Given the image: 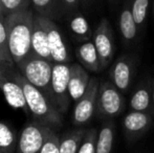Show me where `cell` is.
<instances>
[{
	"instance_id": "cell-1",
	"label": "cell",
	"mask_w": 154,
	"mask_h": 153,
	"mask_svg": "<svg viewBox=\"0 0 154 153\" xmlns=\"http://www.w3.org/2000/svg\"><path fill=\"white\" fill-rule=\"evenodd\" d=\"M34 18L31 8L4 17L8 49L15 65L21 63L32 53Z\"/></svg>"
},
{
	"instance_id": "cell-2",
	"label": "cell",
	"mask_w": 154,
	"mask_h": 153,
	"mask_svg": "<svg viewBox=\"0 0 154 153\" xmlns=\"http://www.w3.org/2000/svg\"><path fill=\"white\" fill-rule=\"evenodd\" d=\"M15 75L22 87L27 108L35 121L51 127L54 130L60 128L63 124V115L58 111L51 100L40 89L32 85L19 70H16Z\"/></svg>"
},
{
	"instance_id": "cell-3",
	"label": "cell",
	"mask_w": 154,
	"mask_h": 153,
	"mask_svg": "<svg viewBox=\"0 0 154 153\" xmlns=\"http://www.w3.org/2000/svg\"><path fill=\"white\" fill-rule=\"evenodd\" d=\"M53 66V62L42 59L31 53L21 63L16 65V67L32 85L40 89L54 104L53 96H51Z\"/></svg>"
},
{
	"instance_id": "cell-4",
	"label": "cell",
	"mask_w": 154,
	"mask_h": 153,
	"mask_svg": "<svg viewBox=\"0 0 154 153\" xmlns=\"http://www.w3.org/2000/svg\"><path fill=\"white\" fill-rule=\"evenodd\" d=\"M123 93L110 81H101L97 100L95 113L99 118H112L120 115L125 109Z\"/></svg>"
},
{
	"instance_id": "cell-5",
	"label": "cell",
	"mask_w": 154,
	"mask_h": 153,
	"mask_svg": "<svg viewBox=\"0 0 154 153\" xmlns=\"http://www.w3.org/2000/svg\"><path fill=\"white\" fill-rule=\"evenodd\" d=\"M69 76L70 66L67 63H54L51 76V96L54 104L61 115H64L69 107Z\"/></svg>"
},
{
	"instance_id": "cell-6",
	"label": "cell",
	"mask_w": 154,
	"mask_h": 153,
	"mask_svg": "<svg viewBox=\"0 0 154 153\" xmlns=\"http://www.w3.org/2000/svg\"><path fill=\"white\" fill-rule=\"evenodd\" d=\"M53 130L37 121L27 124L18 139L16 153H39Z\"/></svg>"
},
{
	"instance_id": "cell-7",
	"label": "cell",
	"mask_w": 154,
	"mask_h": 153,
	"mask_svg": "<svg viewBox=\"0 0 154 153\" xmlns=\"http://www.w3.org/2000/svg\"><path fill=\"white\" fill-rule=\"evenodd\" d=\"M93 44L99 55L102 70L109 67L113 61L116 45L113 31L107 18H102L92 36Z\"/></svg>"
},
{
	"instance_id": "cell-8",
	"label": "cell",
	"mask_w": 154,
	"mask_h": 153,
	"mask_svg": "<svg viewBox=\"0 0 154 153\" xmlns=\"http://www.w3.org/2000/svg\"><path fill=\"white\" fill-rule=\"evenodd\" d=\"M16 69L0 64V89L6 102L14 108L29 111L25 96L20 83L16 78Z\"/></svg>"
},
{
	"instance_id": "cell-9",
	"label": "cell",
	"mask_w": 154,
	"mask_h": 153,
	"mask_svg": "<svg viewBox=\"0 0 154 153\" xmlns=\"http://www.w3.org/2000/svg\"><path fill=\"white\" fill-rule=\"evenodd\" d=\"M100 81L97 78H90L89 84L83 96L77 101L72 115V122L75 126H83L88 123L97 110V100Z\"/></svg>"
},
{
	"instance_id": "cell-10",
	"label": "cell",
	"mask_w": 154,
	"mask_h": 153,
	"mask_svg": "<svg viewBox=\"0 0 154 153\" xmlns=\"http://www.w3.org/2000/svg\"><path fill=\"white\" fill-rule=\"evenodd\" d=\"M134 63L135 61L131 55L124 54L112 63L111 67H110V82L122 93L128 91L132 84V80H133L134 74H135Z\"/></svg>"
},
{
	"instance_id": "cell-11",
	"label": "cell",
	"mask_w": 154,
	"mask_h": 153,
	"mask_svg": "<svg viewBox=\"0 0 154 153\" xmlns=\"http://www.w3.org/2000/svg\"><path fill=\"white\" fill-rule=\"evenodd\" d=\"M40 19L47 33V39H48L53 62L54 63H68L70 61V56H69L65 41L57 24L48 17L43 16V15H40Z\"/></svg>"
},
{
	"instance_id": "cell-12",
	"label": "cell",
	"mask_w": 154,
	"mask_h": 153,
	"mask_svg": "<svg viewBox=\"0 0 154 153\" xmlns=\"http://www.w3.org/2000/svg\"><path fill=\"white\" fill-rule=\"evenodd\" d=\"M153 118L154 116L149 112L133 110L129 112L123 121V128L126 139L130 143H133L144 136L152 127Z\"/></svg>"
},
{
	"instance_id": "cell-13",
	"label": "cell",
	"mask_w": 154,
	"mask_h": 153,
	"mask_svg": "<svg viewBox=\"0 0 154 153\" xmlns=\"http://www.w3.org/2000/svg\"><path fill=\"white\" fill-rule=\"evenodd\" d=\"M32 53L38 57L53 62L51 49H49L47 33L41 22L40 15H37L34 18V31L32 37ZM54 63V62H53Z\"/></svg>"
},
{
	"instance_id": "cell-14",
	"label": "cell",
	"mask_w": 154,
	"mask_h": 153,
	"mask_svg": "<svg viewBox=\"0 0 154 153\" xmlns=\"http://www.w3.org/2000/svg\"><path fill=\"white\" fill-rule=\"evenodd\" d=\"M90 77L86 68L81 64H72L70 65V76H69V96L70 99L77 102L80 100L84 92L88 87Z\"/></svg>"
},
{
	"instance_id": "cell-15",
	"label": "cell",
	"mask_w": 154,
	"mask_h": 153,
	"mask_svg": "<svg viewBox=\"0 0 154 153\" xmlns=\"http://www.w3.org/2000/svg\"><path fill=\"white\" fill-rule=\"evenodd\" d=\"M130 107L133 111L149 112L152 115L150 81L143 80L140 82V84L135 88V90L131 96V99H130Z\"/></svg>"
},
{
	"instance_id": "cell-16",
	"label": "cell",
	"mask_w": 154,
	"mask_h": 153,
	"mask_svg": "<svg viewBox=\"0 0 154 153\" xmlns=\"http://www.w3.org/2000/svg\"><path fill=\"white\" fill-rule=\"evenodd\" d=\"M75 56L80 64L89 72H99L102 70L97 48L91 41H86L75 50Z\"/></svg>"
},
{
	"instance_id": "cell-17",
	"label": "cell",
	"mask_w": 154,
	"mask_h": 153,
	"mask_svg": "<svg viewBox=\"0 0 154 153\" xmlns=\"http://www.w3.org/2000/svg\"><path fill=\"white\" fill-rule=\"evenodd\" d=\"M121 36L126 44H131L137 35V25L131 13V6L128 4L125 5L121 12L120 20H119Z\"/></svg>"
},
{
	"instance_id": "cell-18",
	"label": "cell",
	"mask_w": 154,
	"mask_h": 153,
	"mask_svg": "<svg viewBox=\"0 0 154 153\" xmlns=\"http://www.w3.org/2000/svg\"><path fill=\"white\" fill-rule=\"evenodd\" d=\"M87 129H77L65 133L60 139V153H78Z\"/></svg>"
},
{
	"instance_id": "cell-19",
	"label": "cell",
	"mask_w": 154,
	"mask_h": 153,
	"mask_svg": "<svg viewBox=\"0 0 154 153\" xmlns=\"http://www.w3.org/2000/svg\"><path fill=\"white\" fill-rule=\"evenodd\" d=\"M114 142V125L108 121L97 132L95 153H111Z\"/></svg>"
},
{
	"instance_id": "cell-20",
	"label": "cell",
	"mask_w": 154,
	"mask_h": 153,
	"mask_svg": "<svg viewBox=\"0 0 154 153\" xmlns=\"http://www.w3.org/2000/svg\"><path fill=\"white\" fill-rule=\"evenodd\" d=\"M69 27H70L71 33L80 41H84V42L90 41L92 37L89 23L82 14L73 15V17L70 19V22H69Z\"/></svg>"
},
{
	"instance_id": "cell-21",
	"label": "cell",
	"mask_w": 154,
	"mask_h": 153,
	"mask_svg": "<svg viewBox=\"0 0 154 153\" xmlns=\"http://www.w3.org/2000/svg\"><path fill=\"white\" fill-rule=\"evenodd\" d=\"M17 143L16 133L6 124L0 122V153H14Z\"/></svg>"
},
{
	"instance_id": "cell-22",
	"label": "cell",
	"mask_w": 154,
	"mask_h": 153,
	"mask_svg": "<svg viewBox=\"0 0 154 153\" xmlns=\"http://www.w3.org/2000/svg\"><path fill=\"white\" fill-rule=\"evenodd\" d=\"M0 64L15 68V63L11 57L8 43V33H6L4 19H0Z\"/></svg>"
},
{
	"instance_id": "cell-23",
	"label": "cell",
	"mask_w": 154,
	"mask_h": 153,
	"mask_svg": "<svg viewBox=\"0 0 154 153\" xmlns=\"http://www.w3.org/2000/svg\"><path fill=\"white\" fill-rule=\"evenodd\" d=\"M131 13L136 25L138 27H144L147 20L149 8V0H133L131 5Z\"/></svg>"
},
{
	"instance_id": "cell-24",
	"label": "cell",
	"mask_w": 154,
	"mask_h": 153,
	"mask_svg": "<svg viewBox=\"0 0 154 153\" xmlns=\"http://www.w3.org/2000/svg\"><path fill=\"white\" fill-rule=\"evenodd\" d=\"M4 16L29 8L31 0H0Z\"/></svg>"
},
{
	"instance_id": "cell-25",
	"label": "cell",
	"mask_w": 154,
	"mask_h": 153,
	"mask_svg": "<svg viewBox=\"0 0 154 153\" xmlns=\"http://www.w3.org/2000/svg\"><path fill=\"white\" fill-rule=\"evenodd\" d=\"M97 131L94 128L87 129L84 139L81 144L78 153H95V146H97Z\"/></svg>"
},
{
	"instance_id": "cell-26",
	"label": "cell",
	"mask_w": 154,
	"mask_h": 153,
	"mask_svg": "<svg viewBox=\"0 0 154 153\" xmlns=\"http://www.w3.org/2000/svg\"><path fill=\"white\" fill-rule=\"evenodd\" d=\"M39 153H60V137L55 130L51 131Z\"/></svg>"
},
{
	"instance_id": "cell-27",
	"label": "cell",
	"mask_w": 154,
	"mask_h": 153,
	"mask_svg": "<svg viewBox=\"0 0 154 153\" xmlns=\"http://www.w3.org/2000/svg\"><path fill=\"white\" fill-rule=\"evenodd\" d=\"M54 0H31V3L32 4L35 10L39 12L43 16H46L51 8Z\"/></svg>"
},
{
	"instance_id": "cell-28",
	"label": "cell",
	"mask_w": 154,
	"mask_h": 153,
	"mask_svg": "<svg viewBox=\"0 0 154 153\" xmlns=\"http://www.w3.org/2000/svg\"><path fill=\"white\" fill-rule=\"evenodd\" d=\"M63 4H64V8H67L69 11L75 10L78 6V3H79V0H62Z\"/></svg>"
},
{
	"instance_id": "cell-29",
	"label": "cell",
	"mask_w": 154,
	"mask_h": 153,
	"mask_svg": "<svg viewBox=\"0 0 154 153\" xmlns=\"http://www.w3.org/2000/svg\"><path fill=\"white\" fill-rule=\"evenodd\" d=\"M151 86V99H152V115L154 116V80L150 81Z\"/></svg>"
},
{
	"instance_id": "cell-30",
	"label": "cell",
	"mask_w": 154,
	"mask_h": 153,
	"mask_svg": "<svg viewBox=\"0 0 154 153\" xmlns=\"http://www.w3.org/2000/svg\"><path fill=\"white\" fill-rule=\"evenodd\" d=\"M82 3H83V6L84 8H86V6H88V4L91 2V0H81Z\"/></svg>"
},
{
	"instance_id": "cell-31",
	"label": "cell",
	"mask_w": 154,
	"mask_h": 153,
	"mask_svg": "<svg viewBox=\"0 0 154 153\" xmlns=\"http://www.w3.org/2000/svg\"><path fill=\"white\" fill-rule=\"evenodd\" d=\"M4 14H3V11H2V6H1V3H0V19H4Z\"/></svg>"
},
{
	"instance_id": "cell-32",
	"label": "cell",
	"mask_w": 154,
	"mask_h": 153,
	"mask_svg": "<svg viewBox=\"0 0 154 153\" xmlns=\"http://www.w3.org/2000/svg\"><path fill=\"white\" fill-rule=\"evenodd\" d=\"M109 1H110V2H112V3H113V2H116V0H109Z\"/></svg>"
},
{
	"instance_id": "cell-33",
	"label": "cell",
	"mask_w": 154,
	"mask_h": 153,
	"mask_svg": "<svg viewBox=\"0 0 154 153\" xmlns=\"http://www.w3.org/2000/svg\"><path fill=\"white\" fill-rule=\"evenodd\" d=\"M153 15H154V2H153Z\"/></svg>"
}]
</instances>
